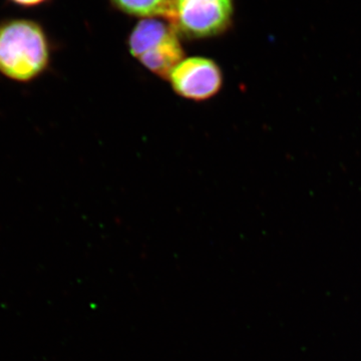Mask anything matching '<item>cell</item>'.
<instances>
[{
  "instance_id": "obj_6",
  "label": "cell",
  "mask_w": 361,
  "mask_h": 361,
  "mask_svg": "<svg viewBox=\"0 0 361 361\" xmlns=\"http://www.w3.org/2000/svg\"><path fill=\"white\" fill-rule=\"evenodd\" d=\"M116 8L142 18H166L170 0H111Z\"/></svg>"
},
{
  "instance_id": "obj_4",
  "label": "cell",
  "mask_w": 361,
  "mask_h": 361,
  "mask_svg": "<svg viewBox=\"0 0 361 361\" xmlns=\"http://www.w3.org/2000/svg\"><path fill=\"white\" fill-rule=\"evenodd\" d=\"M177 32L167 20L156 18H142L133 28L129 37L130 54L139 59L142 54L155 49L173 33Z\"/></svg>"
},
{
  "instance_id": "obj_7",
  "label": "cell",
  "mask_w": 361,
  "mask_h": 361,
  "mask_svg": "<svg viewBox=\"0 0 361 361\" xmlns=\"http://www.w3.org/2000/svg\"><path fill=\"white\" fill-rule=\"evenodd\" d=\"M13 4H18V6L25 7H32L40 6V4H44L47 0H11Z\"/></svg>"
},
{
  "instance_id": "obj_1",
  "label": "cell",
  "mask_w": 361,
  "mask_h": 361,
  "mask_svg": "<svg viewBox=\"0 0 361 361\" xmlns=\"http://www.w3.org/2000/svg\"><path fill=\"white\" fill-rule=\"evenodd\" d=\"M51 47L40 23L26 18L0 21V75L18 84L39 80L51 66Z\"/></svg>"
},
{
  "instance_id": "obj_3",
  "label": "cell",
  "mask_w": 361,
  "mask_h": 361,
  "mask_svg": "<svg viewBox=\"0 0 361 361\" xmlns=\"http://www.w3.org/2000/svg\"><path fill=\"white\" fill-rule=\"evenodd\" d=\"M169 78L178 96L196 102L216 96L223 85L220 66L202 56L183 59Z\"/></svg>"
},
{
  "instance_id": "obj_5",
  "label": "cell",
  "mask_w": 361,
  "mask_h": 361,
  "mask_svg": "<svg viewBox=\"0 0 361 361\" xmlns=\"http://www.w3.org/2000/svg\"><path fill=\"white\" fill-rule=\"evenodd\" d=\"M184 59V51L179 39V35L168 37L163 44L158 45L139 59L142 66L159 77L169 78L173 70Z\"/></svg>"
},
{
  "instance_id": "obj_2",
  "label": "cell",
  "mask_w": 361,
  "mask_h": 361,
  "mask_svg": "<svg viewBox=\"0 0 361 361\" xmlns=\"http://www.w3.org/2000/svg\"><path fill=\"white\" fill-rule=\"evenodd\" d=\"M233 16V0H170L165 20L180 37L203 39L227 32Z\"/></svg>"
}]
</instances>
